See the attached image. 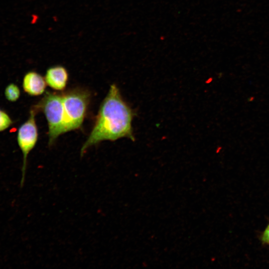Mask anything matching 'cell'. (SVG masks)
<instances>
[{"label":"cell","mask_w":269,"mask_h":269,"mask_svg":"<svg viewBox=\"0 0 269 269\" xmlns=\"http://www.w3.org/2000/svg\"><path fill=\"white\" fill-rule=\"evenodd\" d=\"M134 111L124 100L114 84L100 106L93 128L81 149L82 156L90 147L104 140L115 141L127 137L134 140L132 121Z\"/></svg>","instance_id":"cell-1"},{"label":"cell","mask_w":269,"mask_h":269,"mask_svg":"<svg viewBox=\"0 0 269 269\" xmlns=\"http://www.w3.org/2000/svg\"><path fill=\"white\" fill-rule=\"evenodd\" d=\"M65 132L80 129L86 117L91 93L86 89L76 88L61 93Z\"/></svg>","instance_id":"cell-2"},{"label":"cell","mask_w":269,"mask_h":269,"mask_svg":"<svg viewBox=\"0 0 269 269\" xmlns=\"http://www.w3.org/2000/svg\"><path fill=\"white\" fill-rule=\"evenodd\" d=\"M31 108L37 113L41 112L44 114L48 127V144L51 145L65 133L62 93L47 91Z\"/></svg>","instance_id":"cell-3"},{"label":"cell","mask_w":269,"mask_h":269,"mask_svg":"<svg viewBox=\"0 0 269 269\" xmlns=\"http://www.w3.org/2000/svg\"><path fill=\"white\" fill-rule=\"evenodd\" d=\"M36 114V111L31 108L28 118L21 125L17 131V141L23 155L21 187L24 182L28 155L35 147L38 137L35 120Z\"/></svg>","instance_id":"cell-4"},{"label":"cell","mask_w":269,"mask_h":269,"mask_svg":"<svg viewBox=\"0 0 269 269\" xmlns=\"http://www.w3.org/2000/svg\"><path fill=\"white\" fill-rule=\"evenodd\" d=\"M44 78L47 85L51 89L61 91L67 86L69 75L64 67L56 65L49 67L46 70Z\"/></svg>","instance_id":"cell-5"},{"label":"cell","mask_w":269,"mask_h":269,"mask_svg":"<svg viewBox=\"0 0 269 269\" xmlns=\"http://www.w3.org/2000/svg\"><path fill=\"white\" fill-rule=\"evenodd\" d=\"M22 85L25 93L37 96L44 93L47 84L44 77L35 71H30L24 75Z\"/></svg>","instance_id":"cell-6"},{"label":"cell","mask_w":269,"mask_h":269,"mask_svg":"<svg viewBox=\"0 0 269 269\" xmlns=\"http://www.w3.org/2000/svg\"><path fill=\"white\" fill-rule=\"evenodd\" d=\"M20 95V89L14 83H10L5 87L4 96L7 101L11 102H16L19 99Z\"/></svg>","instance_id":"cell-7"},{"label":"cell","mask_w":269,"mask_h":269,"mask_svg":"<svg viewBox=\"0 0 269 269\" xmlns=\"http://www.w3.org/2000/svg\"><path fill=\"white\" fill-rule=\"evenodd\" d=\"M13 124V121L5 111L0 109V132L9 128Z\"/></svg>","instance_id":"cell-8"},{"label":"cell","mask_w":269,"mask_h":269,"mask_svg":"<svg viewBox=\"0 0 269 269\" xmlns=\"http://www.w3.org/2000/svg\"><path fill=\"white\" fill-rule=\"evenodd\" d=\"M261 241L263 244L269 245V224L261 235Z\"/></svg>","instance_id":"cell-9"}]
</instances>
